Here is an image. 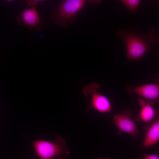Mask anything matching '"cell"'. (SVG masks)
<instances>
[{
	"label": "cell",
	"mask_w": 159,
	"mask_h": 159,
	"mask_svg": "<svg viewBox=\"0 0 159 159\" xmlns=\"http://www.w3.org/2000/svg\"><path fill=\"white\" fill-rule=\"evenodd\" d=\"M143 159H159V156L156 154H145L144 155Z\"/></svg>",
	"instance_id": "11"
},
{
	"label": "cell",
	"mask_w": 159,
	"mask_h": 159,
	"mask_svg": "<svg viewBox=\"0 0 159 159\" xmlns=\"http://www.w3.org/2000/svg\"><path fill=\"white\" fill-rule=\"evenodd\" d=\"M17 19L20 24L27 27L31 32L39 29L44 24L35 7L24 9L17 16Z\"/></svg>",
	"instance_id": "6"
},
{
	"label": "cell",
	"mask_w": 159,
	"mask_h": 159,
	"mask_svg": "<svg viewBox=\"0 0 159 159\" xmlns=\"http://www.w3.org/2000/svg\"><path fill=\"white\" fill-rule=\"evenodd\" d=\"M139 100L142 107L137 119L145 122H150L154 120L158 110H154L151 105L141 100Z\"/></svg>",
	"instance_id": "9"
},
{
	"label": "cell",
	"mask_w": 159,
	"mask_h": 159,
	"mask_svg": "<svg viewBox=\"0 0 159 159\" xmlns=\"http://www.w3.org/2000/svg\"><path fill=\"white\" fill-rule=\"evenodd\" d=\"M85 1L66 0L62 1L53 8L50 14L52 21L63 28L68 27L77 19L76 15L84 6Z\"/></svg>",
	"instance_id": "2"
},
{
	"label": "cell",
	"mask_w": 159,
	"mask_h": 159,
	"mask_svg": "<svg viewBox=\"0 0 159 159\" xmlns=\"http://www.w3.org/2000/svg\"><path fill=\"white\" fill-rule=\"evenodd\" d=\"M58 159H64L60 157V158H59Z\"/></svg>",
	"instance_id": "13"
},
{
	"label": "cell",
	"mask_w": 159,
	"mask_h": 159,
	"mask_svg": "<svg viewBox=\"0 0 159 159\" xmlns=\"http://www.w3.org/2000/svg\"><path fill=\"white\" fill-rule=\"evenodd\" d=\"M158 112L146 133L143 146L148 148L156 144L159 140V119Z\"/></svg>",
	"instance_id": "8"
},
{
	"label": "cell",
	"mask_w": 159,
	"mask_h": 159,
	"mask_svg": "<svg viewBox=\"0 0 159 159\" xmlns=\"http://www.w3.org/2000/svg\"><path fill=\"white\" fill-rule=\"evenodd\" d=\"M26 2L28 5L32 8L35 7L38 3L37 0H27Z\"/></svg>",
	"instance_id": "12"
},
{
	"label": "cell",
	"mask_w": 159,
	"mask_h": 159,
	"mask_svg": "<svg viewBox=\"0 0 159 159\" xmlns=\"http://www.w3.org/2000/svg\"><path fill=\"white\" fill-rule=\"evenodd\" d=\"M119 1L127 8L130 13H134L137 11L141 2L140 0H121Z\"/></svg>",
	"instance_id": "10"
},
{
	"label": "cell",
	"mask_w": 159,
	"mask_h": 159,
	"mask_svg": "<svg viewBox=\"0 0 159 159\" xmlns=\"http://www.w3.org/2000/svg\"><path fill=\"white\" fill-rule=\"evenodd\" d=\"M126 47V56L131 61H138L159 43L156 30L151 29L148 33L131 29H120L117 32Z\"/></svg>",
	"instance_id": "1"
},
{
	"label": "cell",
	"mask_w": 159,
	"mask_h": 159,
	"mask_svg": "<svg viewBox=\"0 0 159 159\" xmlns=\"http://www.w3.org/2000/svg\"><path fill=\"white\" fill-rule=\"evenodd\" d=\"M101 88L100 85L95 82L86 85L83 87L84 95L86 96L91 95V96L90 106L85 110L86 112L92 109L102 113L111 112L112 105L109 99L105 95L97 92Z\"/></svg>",
	"instance_id": "4"
},
{
	"label": "cell",
	"mask_w": 159,
	"mask_h": 159,
	"mask_svg": "<svg viewBox=\"0 0 159 159\" xmlns=\"http://www.w3.org/2000/svg\"><path fill=\"white\" fill-rule=\"evenodd\" d=\"M99 159H103L102 158H100Z\"/></svg>",
	"instance_id": "14"
},
{
	"label": "cell",
	"mask_w": 159,
	"mask_h": 159,
	"mask_svg": "<svg viewBox=\"0 0 159 159\" xmlns=\"http://www.w3.org/2000/svg\"><path fill=\"white\" fill-rule=\"evenodd\" d=\"M127 90L129 94L135 93L144 99L145 102L152 105L158 102L159 85L150 84L136 87L128 86Z\"/></svg>",
	"instance_id": "5"
},
{
	"label": "cell",
	"mask_w": 159,
	"mask_h": 159,
	"mask_svg": "<svg viewBox=\"0 0 159 159\" xmlns=\"http://www.w3.org/2000/svg\"><path fill=\"white\" fill-rule=\"evenodd\" d=\"M132 114L125 111L122 113L113 114V122L118 129L120 133L125 132L134 137L138 135V131L135 123L131 117Z\"/></svg>",
	"instance_id": "7"
},
{
	"label": "cell",
	"mask_w": 159,
	"mask_h": 159,
	"mask_svg": "<svg viewBox=\"0 0 159 159\" xmlns=\"http://www.w3.org/2000/svg\"><path fill=\"white\" fill-rule=\"evenodd\" d=\"M32 141L36 154L40 159H54L56 156L69 153L65 139L60 136L56 137L54 143L41 140Z\"/></svg>",
	"instance_id": "3"
}]
</instances>
